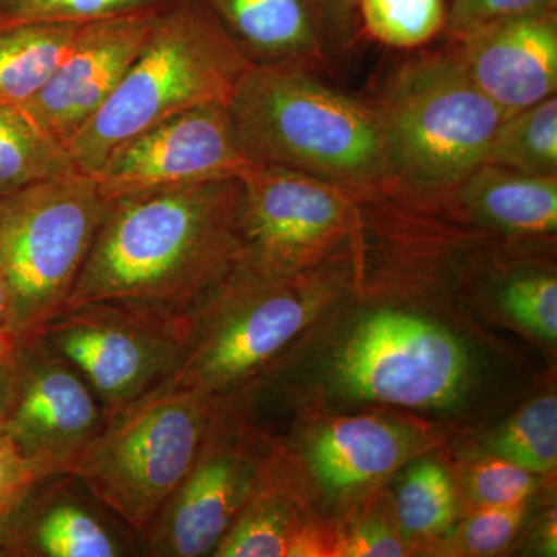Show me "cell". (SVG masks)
<instances>
[{
    "mask_svg": "<svg viewBox=\"0 0 557 557\" xmlns=\"http://www.w3.org/2000/svg\"><path fill=\"white\" fill-rule=\"evenodd\" d=\"M239 178L110 201L67 307L120 302L189 317L242 262Z\"/></svg>",
    "mask_w": 557,
    "mask_h": 557,
    "instance_id": "cell-1",
    "label": "cell"
},
{
    "mask_svg": "<svg viewBox=\"0 0 557 557\" xmlns=\"http://www.w3.org/2000/svg\"><path fill=\"white\" fill-rule=\"evenodd\" d=\"M228 113L256 166L304 172L343 188L392 175L376 110L319 83L302 65L252 62Z\"/></svg>",
    "mask_w": 557,
    "mask_h": 557,
    "instance_id": "cell-2",
    "label": "cell"
},
{
    "mask_svg": "<svg viewBox=\"0 0 557 557\" xmlns=\"http://www.w3.org/2000/svg\"><path fill=\"white\" fill-rule=\"evenodd\" d=\"M251 64L222 22L197 2L163 7L112 97L65 145L73 166L94 175L135 135L188 110L228 106Z\"/></svg>",
    "mask_w": 557,
    "mask_h": 557,
    "instance_id": "cell-3",
    "label": "cell"
},
{
    "mask_svg": "<svg viewBox=\"0 0 557 557\" xmlns=\"http://www.w3.org/2000/svg\"><path fill=\"white\" fill-rule=\"evenodd\" d=\"M109 207L78 171L0 196V274L21 346L67 307Z\"/></svg>",
    "mask_w": 557,
    "mask_h": 557,
    "instance_id": "cell-4",
    "label": "cell"
},
{
    "mask_svg": "<svg viewBox=\"0 0 557 557\" xmlns=\"http://www.w3.org/2000/svg\"><path fill=\"white\" fill-rule=\"evenodd\" d=\"M219 408V397L161 384L106 418L73 475L141 539L188 474Z\"/></svg>",
    "mask_w": 557,
    "mask_h": 557,
    "instance_id": "cell-5",
    "label": "cell"
},
{
    "mask_svg": "<svg viewBox=\"0 0 557 557\" xmlns=\"http://www.w3.org/2000/svg\"><path fill=\"white\" fill-rule=\"evenodd\" d=\"M379 113L391 174L424 188L460 185L486 160L507 119L469 78L456 54L406 65Z\"/></svg>",
    "mask_w": 557,
    "mask_h": 557,
    "instance_id": "cell-6",
    "label": "cell"
},
{
    "mask_svg": "<svg viewBox=\"0 0 557 557\" xmlns=\"http://www.w3.org/2000/svg\"><path fill=\"white\" fill-rule=\"evenodd\" d=\"M285 277L240 262L189 314L185 358L163 384L222 397L270 364L311 317Z\"/></svg>",
    "mask_w": 557,
    "mask_h": 557,
    "instance_id": "cell-7",
    "label": "cell"
},
{
    "mask_svg": "<svg viewBox=\"0 0 557 557\" xmlns=\"http://www.w3.org/2000/svg\"><path fill=\"white\" fill-rule=\"evenodd\" d=\"M39 336L86 380L108 418L177 372L185 358L188 317L89 302L61 311Z\"/></svg>",
    "mask_w": 557,
    "mask_h": 557,
    "instance_id": "cell-8",
    "label": "cell"
},
{
    "mask_svg": "<svg viewBox=\"0 0 557 557\" xmlns=\"http://www.w3.org/2000/svg\"><path fill=\"white\" fill-rule=\"evenodd\" d=\"M468 357L448 330L405 311H376L359 322L341 350L336 375L354 397L432 408L463 386Z\"/></svg>",
    "mask_w": 557,
    "mask_h": 557,
    "instance_id": "cell-9",
    "label": "cell"
},
{
    "mask_svg": "<svg viewBox=\"0 0 557 557\" xmlns=\"http://www.w3.org/2000/svg\"><path fill=\"white\" fill-rule=\"evenodd\" d=\"M13 368L2 426L36 479L73 474L104 426L100 399L40 336L22 344Z\"/></svg>",
    "mask_w": 557,
    "mask_h": 557,
    "instance_id": "cell-10",
    "label": "cell"
},
{
    "mask_svg": "<svg viewBox=\"0 0 557 557\" xmlns=\"http://www.w3.org/2000/svg\"><path fill=\"white\" fill-rule=\"evenodd\" d=\"M240 182L242 262L252 269L289 276L347 228L343 186L276 166H255Z\"/></svg>",
    "mask_w": 557,
    "mask_h": 557,
    "instance_id": "cell-11",
    "label": "cell"
},
{
    "mask_svg": "<svg viewBox=\"0 0 557 557\" xmlns=\"http://www.w3.org/2000/svg\"><path fill=\"white\" fill-rule=\"evenodd\" d=\"M255 166L237 143L228 106H205L123 143L94 177L113 201L152 190L242 180Z\"/></svg>",
    "mask_w": 557,
    "mask_h": 557,
    "instance_id": "cell-12",
    "label": "cell"
},
{
    "mask_svg": "<svg viewBox=\"0 0 557 557\" xmlns=\"http://www.w3.org/2000/svg\"><path fill=\"white\" fill-rule=\"evenodd\" d=\"M263 475L247 446L223 431L219 408L188 474L141 537L148 555L214 553Z\"/></svg>",
    "mask_w": 557,
    "mask_h": 557,
    "instance_id": "cell-13",
    "label": "cell"
},
{
    "mask_svg": "<svg viewBox=\"0 0 557 557\" xmlns=\"http://www.w3.org/2000/svg\"><path fill=\"white\" fill-rule=\"evenodd\" d=\"M159 10L81 25L67 57L46 86L17 110L65 148L112 97L145 46Z\"/></svg>",
    "mask_w": 557,
    "mask_h": 557,
    "instance_id": "cell-14",
    "label": "cell"
},
{
    "mask_svg": "<svg viewBox=\"0 0 557 557\" xmlns=\"http://www.w3.org/2000/svg\"><path fill=\"white\" fill-rule=\"evenodd\" d=\"M76 475L36 480L0 523V556L120 557L132 545ZM115 516V515H113Z\"/></svg>",
    "mask_w": 557,
    "mask_h": 557,
    "instance_id": "cell-15",
    "label": "cell"
},
{
    "mask_svg": "<svg viewBox=\"0 0 557 557\" xmlns=\"http://www.w3.org/2000/svg\"><path fill=\"white\" fill-rule=\"evenodd\" d=\"M461 67L505 115L547 100L557 87V25L548 11L461 33Z\"/></svg>",
    "mask_w": 557,
    "mask_h": 557,
    "instance_id": "cell-16",
    "label": "cell"
},
{
    "mask_svg": "<svg viewBox=\"0 0 557 557\" xmlns=\"http://www.w3.org/2000/svg\"><path fill=\"white\" fill-rule=\"evenodd\" d=\"M307 450L318 479L330 490L346 491L397 469L409 456L410 440L379 418H338L311 437Z\"/></svg>",
    "mask_w": 557,
    "mask_h": 557,
    "instance_id": "cell-17",
    "label": "cell"
},
{
    "mask_svg": "<svg viewBox=\"0 0 557 557\" xmlns=\"http://www.w3.org/2000/svg\"><path fill=\"white\" fill-rule=\"evenodd\" d=\"M231 38L258 64H296L318 51L306 0H209Z\"/></svg>",
    "mask_w": 557,
    "mask_h": 557,
    "instance_id": "cell-18",
    "label": "cell"
},
{
    "mask_svg": "<svg viewBox=\"0 0 557 557\" xmlns=\"http://www.w3.org/2000/svg\"><path fill=\"white\" fill-rule=\"evenodd\" d=\"M463 199L498 228L518 234L557 230L556 175H527L483 163L463 182Z\"/></svg>",
    "mask_w": 557,
    "mask_h": 557,
    "instance_id": "cell-19",
    "label": "cell"
},
{
    "mask_svg": "<svg viewBox=\"0 0 557 557\" xmlns=\"http://www.w3.org/2000/svg\"><path fill=\"white\" fill-rule=\"evenodd\" d=\"M83 24H33L0 27V106L20 109L32 100L67 57Z\"/></svg>",
    "mask_w": 557,
    "mask_h": 557,
    "instance_id": "cell-20",
    "label": "cell"
},
{
    "mask_svg": "<svg viewBox=\"0 0 557 557\" xmlns=\"http://www.w3.org/2000/svg\"><path fill=\"white\" fill-rule=\"evenodd\" d=\"M485 163L527 175H556V95L507 116L498 126Z\"/></svg>",
    "mask_w": 557,
    "mask_h": 557,
    "instance_id": "cell-21",
    "label": "cell"
},
{
    "mask_svg": "<svg viewBox=\"0 0 557 557\" xmlns=\"http://www.w3.org/2000/svg\"><path fill=\"white\" fill-rule=\"evenodd\" d=\"M76 172L67 150L20 110L0 106V196L39 180Z\"/></svg>",
    "mask_w": 557,
    "mask_h": 557,
    "instance_id": "cell-22",
    "label": "cell"
},
{
    "mask_svg": "<svg viewBox=\"0 0 557 557\" xmlns=\"http://www.w3.org/2000/svg\"><path fill=\"white\" fill-rule=\"evenodd\" d=\"M298 527L287 498L263 475L255 496L249 498L212 555L219 557L287 556L289 539Z\"/></svg>",
    "mask_w": 557,
    "mask_h": 557,
    "instance_id": "cell-23",
    "label": "cell"
},
{
    "mask_svg": "<svg viewBox=\"0 0 557 557\" xmlns=\"http://www.w3.org/2000/svg\"><path fill=\"white\" fill-rule=\"evenodd\" d=\"M496 457L533 474H548L557 465V399H534L505 424L491 442Z\"/></svg>",
    "mask_w": 557,
    "mask_h": 557,
    "instance_id": "cell-24",
    "label": "cell"
},
{
    "mask_svg": "<svg viewBox=\"0 0 557 557\" xmlns=\"http://www.w3.org/2000/svg\"><path fill=\"white\" fill-rule=\"evenodd\" d=\"M456 516V494L445 469L423 461L410 469L397 494V518L416 536L445 531Z\"/></svg>",
    "mask_w": 557,
    "mask_h": 557,
    "instance_id": "cell-25",
    "label": "cell"
},
{
    "mask_svg": "<svg viewBox=\"0 0 557 557\" xmlns=\"http://www.w3.org/2000/svg\"><path fill=\"white\" fill-rule=\"evenodd\" d=\"M361 9L373 38L398 49L428 42L445 22L443 0H361Z\"/></svg>",
    "mask_w": 557,
    "mask_h": 557,
    "instance_id": "cell-26",
    "label": "cell"
},
{
    "mask_svg": "<svg viewBox=\"0 0 557 557\" xmlns=\"http://www.w3.org/2000/svg\"><path fill=\"white\" fill-rule=\"evenodd\" d=\"M168 0H0V27L33 22L87 24L120 14L157 10Z\"/></svg>",
    "mask_w": 557,
    "mask_h": 557,
    "instance_id": "cell-27",
    "label": "cell"
},
{
    "mask_svg": "<svg viewBox=\"0 0 557 557\" xmlns=\"http://www.w3.org/2000/svg\"><path fill=\"white\" fill-rule=\"evenodd\" d=\"M505 309L519 324L548 341L557 338V281L528 276L512 281L504 293Z\"/></svg>",
    "mask_w": 557,
    "mask_h": 557,
    "instance_id": "cell-28",
    "label": "cell"
},
{
    "mask_svg": "<svg viewBox=\"0 0 557 557\" xmlns=\"http://www.w3.org/2000/svg\"><path fill=\"white\" fill-rule=\"evenodd\" d=\"M469 493L480 507L523 504L534 493L533 472L505 458L493 456L472 468Z\"/></svg>",
    "mask_w": 557,
    "mask_h": 557,
    "instance_id": "cell-29",
    "label": "cell"
},
{
    "mask_svg": "<svg viewBox=\"0 0 557 557\" xmlns=\"http://www.w3.org/2000/svg\"><path fill=\"white\" fill-rule=\"evenodd\" d=\"M527 504L480 507L463 530V544L472 555L490 556L504 552L518 534Z\"/></svg>",
    "mask_w": 557,
    "mask_h": 557,
    "instance_id": "cell-30",
    "label": "cell"
},
{
    "mask_svg": "<svg viewBox=\"0 0 557 557\" xmlns=\"http://www.w3.org/2000/svg\"><path fill=\"white\" fill-rule=\"evenodd\" d=\"M555 0H454L453 24L458 33L527 14L548 11Z\"/></svg>",
    "mask_w": 557,
    "mask_h": 557,
    "instance_id": "cell-31",
    "label": "cell"
},
{
    "mask_svg": "<svg viewBox=\"0 0 557 557\" xmlns=\"http://www.w3.org/2000/svg\"><path fill=\"white\" fill-rule=\"evenodd\" d=\"M35 472L27 463L16 443L0 424V523L27 496L36 482Z\"/></svg>",
    "mask_w": 557,
    "mask_h": 557,
    "instance_id": "cell-32",
    "label": "cell"
},
{
    "mask_svg": "<svg viewBox=\"0 0 557 557\" xmlns=\"http://www.w3.org/2000/svg\"><path fill=\"white\" fill-rule=\"evenodd\" d=\"M405 555V545L384 527H359L348 536L338 537L336 556L398 557Z\"/></svg>",
    "mask_w": 557,
    "mask_h": 557,
    "instance_id": "cell-33",
    "label": "cell"
},
{
    "mask_svg": "<svg viewBox=\"0 0 557 557\" xmlns=\"http://www.w3.org/2000/svg\"><path fill=\"white\" fill-rule=\"evenodd\" d=\"M336 553H338V537L329 528L304 523L293 531L287 556L324 557L336 556Z\"/></svg>",
    "mask_w": 557,
    "mask_h": 557,
    "instance_id": "cell-34",
    "label": "cell"
},
{
    "mask_svg": "<svg viewBox=\"0 0 557 557\" xmlns=\"http://www.w3.org/2000/svg\"><path fill=\"white\" fill-rule=\"evenodd\" d=\"M21 343L14 327L13 309L5 281L0 274V359L13 361L20 350Z\"/></svg>",
    "mask_w": 557,
    "mask_h": 557,
    "instance_id": "cell-35",
    "label": "cell"
},
{
    "mask_svg": "<svg viewBox=\"0 0 557 557\" xmlns=\"http://www.w3.org/2000/svg\"><path fill=\"white\" fill-rule=\"evenodd\" d=\"M13 361L0 359V424L3 423L7 409H9L11 387H13Z\"/></svg>",
    "mask_w": 557,
    "mask_h": 557,
    "instance_id": "cell-36",
    "label": "cell"
}]
</instances>
